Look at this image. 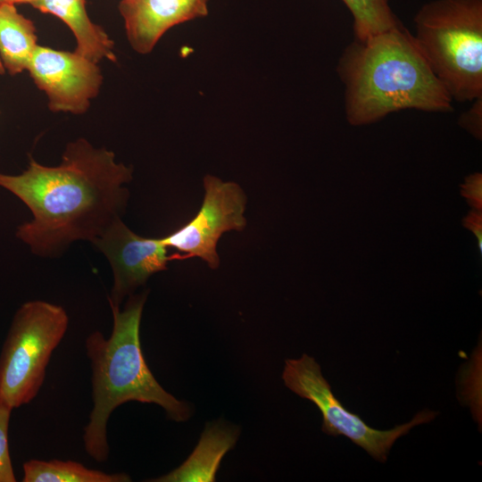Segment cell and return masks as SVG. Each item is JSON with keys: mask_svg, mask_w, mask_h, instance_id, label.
Wrapping results in <instances>:
<instances>
[{"mask_svg": "<svg viewBox=\"0 0 482 482\" xmlns=\"http://www.w3.org/2000/svg\"><path fill=\"white\" fill-rule=\"evenodd\" d=\"M353 18L355 39L365 40L402 23L393 12L389 0H342Z\"/></svg>", "mask_w": 482, "mask_h": 482, "instance_id": "9a60e30c", "label": "cell"}, {"mask_svg": "<svg viewBox=\"0 0 482 482\" xmlns=\"http://www.w3.org/2000/svg\"><path fill=\"white\" fill-rule=\"evenodd\" d=\"M207 3L208 0H121L119 11L131 47L145 54L170 28L206 16Z\"/></svg>", "mask_w": 482, "mask_h": 482, "instance_id": "30bf717a", "label": "cell"}, {"mask_svg": "<svg viewBox=\"0 0 482 482\" xmlns=\"http://www.w3.org/2000/svg\"><path fill=\"white\" fill-rule=\"evenodd\" d=\"M48 97L52 112H85L100 89L103 76L96 62L78 54L37 46L28 70Z\"/></svg>", "mask_w": 482, "mask_h": 482, "instance_id": "ba28073f", "label": "cell"}, {"mask_svg": "<svg viewBox=\"0 0 482 482\" xmlns=\"http://www.w3.org/2000/svg\"><path fill=\"white\" fill-rule=\"evenodd\" d=\"M37 46L33 21L14 4H0V60L4 70L11 75L28 70Z\"/></svg>", "mask_w": 482, "mask_h": 482, "instance_id": "4fadbf2b", "label": "cell"}, {"mask_svg": "<svg viewBox=\"0 0 482 482\" xmlns=\"http://www.w3.org/2000/svg\"><path fill=\"white\" fill-rule=\"evenodd\" d=\"M481 222H482L481 211H477V210L470 212V214L463 220L464 227L471 230L477 237L478 248L480 252L482 250Z\"/></svg>", "mask_w": 482, "mask_h": 482, "instance_id": "d6986e66", "label": "cell"}, {"mask_svg": "<svg viewBox=\"0 0 482 482\" xmlns=\"http://www.w3.org/2000/svg\"><path fill=\"white\" fill-rule=\"evenodd\" d=\"M68 325L69 316L60 305L33 300L19 308L0 353L1 400L13 409L36 397Z\"/></svg>", "mask_w": 482, "mask_h": 482, "instance_id": "5b68a950", "label": "cell"}, {"mask_svg": "<svg viewBox=\"0 0 482 482\" xmlns=\"http://www.w3.org/2000/svg\"><path fill=\"white\" fill-rule=\"evenodd\" d=\"M204 187L203 204L196 215L162 240L167 247L183 253L171 254V261L198 257L216 270L220 266L216 250L220 237L227 231H241L246 226L244 212L247 199L238 184L215 176H204Z\"/></svg>", "mask_w": 482, "mask_h": 482, "instance_id": "52a82bcc", "label": "cell"}, {"mask_svg": "<svg viewBox=\"0 0 482 482\" xmlns=\"http://www.w3.org/2000/svg\"><path fill=\"white\" fill-rule=\"evenodd\" d=\"M35 0H0V4H32Z\"/></svg>", "mask_w": 482, "mask_h": 482, "instance_id": "ffe728a7", "label": "cell"}, {"mask_svg": "<svg viewBox=\"0 0 482 482\" xmlns=\"http://www.w3.org/2000/svg\"><path fill=\"white\" fill-rule=\"evenodd\" d=\"M31 5L58 17L71 29L77 40L78 54L96 63L104 58L116 62L113 42L103 28L91 21L86 0H35Z\"/></svg>", "mask_w": 482, "mask_h": 482, "instance_id": "8fae6325", "label": "cell"}, {"mask_svg": "<svg viewBox=\"0 0 482 482\" xmlns=\"http://www.w3.org/2000/svg\"><path fill=\"white\" fill-rule=\"evenodd\" d=\"M418 47L453 101L482 96V0H435L414 17Z\"/></svg>", "mask_w": 482, "mask_h": 482, "instance_id": "277c9868", "label": "cell"}, {"mask_svg": "<svg viewBox=\"0 0 482 482\" xmlns=\"http://www.w3.org/2000/svg\"><path fill=\"white\" fill-rule=\"evenodd\" d=\"M4 72H5V70H4V68L3 64H2V62L0 60V75L4 74Z\"/></svg>", "mask_w": 482, "mask_h": 482, "instance_id": "44dd1931", "label": "cell"}, {"mask_svg": "<svg viewBox=\"0 0 482 482\" xmlns=\"http://www.w3.org/2000/svg\"><path fill=\"white\" fill-rule=\"evenodd\" d=\"M285 385L299 396L313 403L322 414L321 430L328 436H345L363 448L372 458L386 462L391 447L417 425L428 423L437 412L423 410L404 424L392 429L378 430L368 426L357 414L345 410L331 391L314 358L303 354L287 359L282 374Z\"/></svg>", "mask_w": 482, "mask_h": 482, "instance_id": "8992f818", "label": "cell"}, {"mask_svg": "<svg viewBox=\"0 0 482 482\" xmlns=\"http://www.w3.org/2000/svg\"><path fill=\"white\" fill-rule=\"evenodd\" d=\"M107 258L113 274L109 303L119 306L154 273L167 270L171 261L162 238L141 237L121 218L115 220L91 242Z\"/></svg>", "mask_w": 482, "mask_h": 482, "instance_id": "9c48e42d", "label": "cell"}, {"mask_svg": "<svg viewBox=\"0 0 482 482\" xmlns=\"http://www.w3.org/2000/svg\"><path fill=\"white\" fill-rule=\"evenodd\" d=\"M147 292L131 295L120 311L110 304L113 327L105 338L94 331L86 339L91 362L94 406L84 428L85 450L103 462L109 456L107 422L112 412L124 403L137 401L162 407L167 416L178 422L187 420L190 408L165 391L149 370L141 348L139 328Z\"/></svg>", "mask_w": 482, "mask_h": 482, "instance_id": "3957f363", "label": "cell"}, {"mask_svg": "<svg viewBox=\"0 0 482 482\" xmlns=\"http://www.w3.org/2000/svg\"><path fill=\"white\" fill-rule=\"evenodd\" d=\"M12 408L0 399V482H14L8 445V429Z\"/></svg>", "mask_w": 482, "mask_h": 482, "instance_id": "2e32d148", "label": "cell"}, {"mask_svg": "<svg viewBox=\"0 0 482 482\" xmlns=\"http://www.w3.org/2000/svg\"><path fill=\"white\" fill-rule=\"evenodd\" d=\"M237 435V429L221 423L208 424L195 451L182 465L150 481H214L223 455L233 447Z\"/></svg>", "mask_w": 482, "mask_h": 482, "instance_id": "7c38bea8", "label": "cell"}, {"mask_svg": "<svg viewBox=\"0 0 482 482\" xmlns=\"http://www.w3.org/2000/svg\"><path fill=\"white\" fill-rule=\"evenodd\" d=\"M337 73L345 86V112L353 126L415 109L451 112L453 99L435 76L413 35L402 24L343 51Z\"/></svg>", "mask_w": 482, "mask_h": 482, "instance_id": "7a4b0ae2", "label": "cell"}, {"mask_svg": "<svg viewBox=\"0 0 482 482\" xmlns=\"http://www.w3.org/2000/svg\"><path fill=\"white\" fill-rule=\"evenodd\" d=\"M471 102V106L460 116L459 124L477 138H481L482 96Z\"/></svg>", "mask_w": 482, "mask_h": 482, "instance_id": "e0dca14e", "label": "cell"}, {"mask_svg": "<svg viewBox=\"0 0 482 482\" xmlns=\"http://www.w3.org/2000/svg\"><path fill=\"white\" fill-rule=\"evenodd\" d=\"M124 472L106 473L74 461L29 460L23 463V482H127Z\"/></svg>", "mask_w": 482, "mask_h": 482, "instance_id": "5bb4252c", "label": "cell"}, {"mask_svg": "<svg viewBox=\"0 0 482 482\" xmlns=\"http://www.w3.org/2000/svg\"><path fill=\"white\" fill-rule=\"evenodd\" d=\"M132 172L112 151L79 138L67 145L58 166L42 165L29 156L21 174L0 173V186L33 216L18 228L17 237L36 255L54 258L73 242L94 241L121 218L129 195L124 184Z\"/></svg>", "mask_w": 482, "mask_h": 482, "instance_id": "6da1fadb", "label": "cell"}, {"mask_svg": "<svg viewBox=\"0 0 482 482\" xmlns=\"http://www.w3.org/2000/svg\"><path fill=\"white\" fill-rule=\"evenodd\" d=\"M461 195L468 199L470 205L481 211L482 204V176L475 173L469 176L461 186Z\"/></svg>", "mask_w": 482, "mask_h": 482, "instance_id": "ac0fdd59", "label": "cell"}]
</instances>
